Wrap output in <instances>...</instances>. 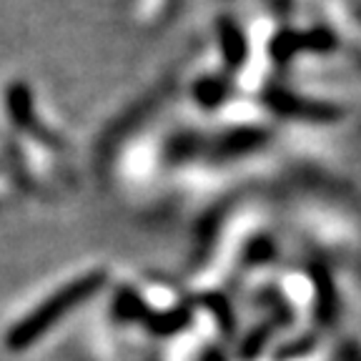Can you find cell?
<instances>
[{
    "label": "cell",
    "mask_w": 361,
    "mask_h": 361,
    "mask_svg": "<svg viewBox=\"0 0 361 361\" xmlns=\"http://www.w3.org/2000/svg\"><path fill=\"white\" fill-rule=\"evenodd\" d=\"M101 283H103L101 274H90V276L68 283L63 291L53 293L51 299L45 301L43 306H38V309H35L33 314L20 324V326L13 329L8 344H11L13 349H25V346H30L40 334L48 331L56 322H61L68 311H73L78 304H83V301L88 299L90 293L96 291Z\"/></svg>",
    "instance_id": "obj_1"
},
{
    "label": "cell",
    "mask_w": 361,
    "mask_h": 361,
    "mask_svg": "<svg viewBox=\"0 0 361 361\" xmlns=\"http://www.w3.org/2000/svg\"><path fill=\"white\" fill-rule=\"evenodd\" d=\"M346 30L356 38L354 43L361 53V13H349V16H346Z\"/></svg>",
    "instance_id": "obj_2"
}]
</instances>
